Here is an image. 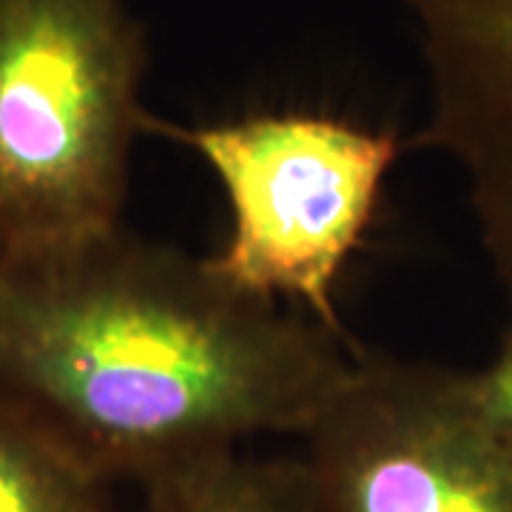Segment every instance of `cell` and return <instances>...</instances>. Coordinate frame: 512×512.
<instances>
[{
    "label": "cell",
    "instance_id": "cell-1",
    "mask_svg": "<svg viewBox=\"0 0 512 512\" xmlns=\"http://www.w3.org/2000/svg\"><path fill=\"white\" fill-rule=\"evenodd\" d=\"M339 336L126 228L57 262H0V393L106 484L302 436L356 362Z\"/></svg>",
    "mask_w": 512,
    "mask_h": 512
},
{
    "label": "cell",
    "instance_id": "cell-2",
    "mask_svg": "<svg viewBox=\"0 0 512 512\" xmlns=\"http://www.w3.org/2000/svg\"><path fill=\"white\" fill-rule=\"evenodd\" d=\"M146 63L123 0H0V262H57L123 231Z\"/></svg>",
    "mask_w": 512,
    "mask_h": 512
},
{
    "label": "cell",
    "instance_id": "cell-3",
    "mask_svg": "<svg viewBox=\"0 0 512 512\" xmlns=\"http://www.w3.org/2000/svg\"><path fill=\"white\" fill-rule=\"evenodd\" d=\"M148 131L194 148L228 194L234 225L211 268L239 291L296 299L342 333L336 282L373 220L396 134L305 111L194 128L151 117Z\"/></svg>",
    "mask_w": 512,
    "mask_h": 512
},
{
    "label": "cell",
    "instance_id": "cell-4",
    "mask_svg": "<svg viewBox=\"0 0 512 512\" xmlns=\"http://www.w3.org/2000/svg\"><path fill=\"white\" fill-rule=\"evenodd\" d=\"M296 467L305 512H512V444L439 365L356 359Z\"/></svg>",
    "mask_w": 512,
    "mask_h": 512
},
{
    "label": "cell",
    "instance_id": "cell-5",
    "mask_svg": "<svg viewBox=\"0 0 512 512\" xmlns=\"http://www.w3.org/2000/svg\"><path fill=\"white\" fill-rule=\"evenodd\" d=\"M416 20L430 111L416 146L453 157L512 305V0H399Z\"/></svg>",
    "mask_w": 512,
    "mask_h": 512
},
{
    "label": "cell",
    "instance_id": "cell-6",
    "mask_svg": "<svg viewBox=\"0 0 512 512\" xmlns=\"http://www.w3.org/2000/svg\"><path fill=\"white\" fill-rule=\"evenodd\" d=\"M0 512H117L106 498V481L3 393Z\"/></svg>",
    "mask_w": 512,
    "mask_h": 512
},
{
    "label": "cell",
    "instance_id": "cell-7",
    "mask_svg": "<svg viewBox=\"0 0 512 512\" xmlns=\"http://www.w3.org/2000/svg\"><path fill=\"white\" fill-rule=\"evenodd\" d=\"M140 512H305L296 458L239 450L202 458L143 487Z\"/></svg>",
    "mask_w": 512,
    "mask_h": 512
},
{
    "label": "cell",
    "instance_id": "cell-8",
    "mask_svg": "<svg viewBox=\"0 0 512 512\" xmlns=\"http://www.w3.org/2000/svg\"><path fill=\"white\" fill-rule=\"evenodd\" d=\"M467 390L478 416L512 444V325L493 362L478 373H467Z\"/></svg>",
    "mask_w": 512,
    "mask_h": 512
}]
</instances>
